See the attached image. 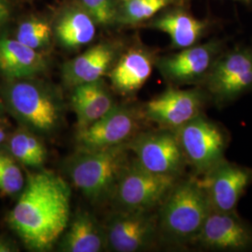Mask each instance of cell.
I'll use <instances>...</instances> for the list:
<instances>
[{
    "label": "cell",
    "instance_id": "31",
    "mask_svg": "<svg viewBox=\"0 0 252 252\" xmlns=\"http://www.w3.org/2000/svg\"><path fill=\"white\" fill-rule=\"evenodd\" d=\"M233 1H238V2H243V3H251L252 0H233Z\"/></svg>",
    "mask_w": 252,
    "mask_h": 252
},
{
    "label": "cell",
    "instance_id": "2",
    "mask_svg": "<svg viewBox=\"0 0 252 252\" xmlns=\"http://www.w3.org/2000/svg\"><path fill=\"white\" fill-rule=\"evenodd\" d=\"M211 210L198 178L179 180L158 207V235L174 245H193Z\"/></svg>",
    "mask_w": 252,
    "mask_h": 252
},
{
    "label": "cell",
    "instance_id": "3",
    "mask_svg": "<svg viewBox=\"0 0 252 252\" xmlns=\"http://www.w3.org/2000/svg\"><path fill=\"white\" fill-rule=\"evenodd\" d=\"M129 153L128 143L101 150H79L65 162V173L86 198L102 203L112 198L119 179L130 162Z\"/></svg>",
    "mask_w": 252,
    "mask_h": 252
},
{
    "label": "cell",
    "instance_id": "5",
    "mask_svg": "<svg viewBox=\"0 0 252 252\" xmlns=\"http://www.w3.org/2000/svg\"><path fill=\"white\" fill-rule=\"evenodd\" d=\"M187 164L203 176L225 159L228 135L213 121L200 114L175 130Z\"/></svg>",
    "mask_w": 252,
    "mask_h": 252
},
{
    "label": "cell",
    "instance_id": "13",
    "mask_svg": "<svg viewBox=\"0 0 252 252\" xmlns=\"http://www.w3.org/2000/svg\"><path fill=\"white\" fill-rule=\"evenodd\" d=\"M199 180L212 210L233 212L252 183V168L224 159Z\"/></svg>",
    "mask_w": 252,
    "mask_h": 252
},
{
    "label": "cell",
    "instance_id": "29",
    "mask_svg": "<svg viewBox=\"0 0 252 252\" xmlns=\"http://www.w3.org/2000/svg\"><path fill=\"white\" fill-rule=\"evenodd\" d=\"M7 138V132H6V128L0 123V146L4 143V141Z\"/></svg>",
    "mask_w": 252,
    "mask_h": 252
},
{
    "label": "cell",
    "instance_id": "15",
    "mask_svg": "<svg viewBox=\"0 0 252 252\" xmlns=\"http://www.w3.org/2000/svg\"><path fill=\"white\" fill-rule=\"evenodd\" d=\"M47 67V58L41 52L16 38L0 36V73L9 81L35 78Z\"/></svg>",
    "mask_w": 252,
    "mask_h": 252
},
{
    "label": "cell",
    "instance_id": "16",
    "mask_svg": "<svg viewBox=\"0 0 252 252\" xmlns=\"http://www.w3.org/2000/svg\"><path fill=\"white\" fill-rule=\"evenodd\" d=\"M117 51L110 43H98L64 63L63 79L69 87L102 79L113 67Z\"/></svg>",
    "mask_w": 252,
    "mask_h": 252
},
{
    "label": "cell",
    "instance_id": "21",
    "mask_svg": "<svg viewBox=\"0 0 252 252\" xmlns=\"http://www.w3.org/2000/svg\"><path fill=\"white\" fill-rule=\"evenodd\" d=\"M95 33L96 23L82 7L64 9L54 29L58 42L67 50H76L90 43Z\"/></svg>",
    "mask_w": 252,
    "mask_h": 252
},
{
    "label": "cell",
    "instance_id": "18",
    "mask_svg": "<svg viewBox=\"0 0 252 252\" xmlns=\"http://www.w3.org/2000/svg\"><path fill=\"white\" fill-rule=\"evenodd\" d=\"M71 106L80 130L98 121L116 105L108 86L100 79L73 87Z\"/></svg>",
    "mask_w": 252,
    "mask_h": 252
},
{
    "label": "cell",
    "instance_id": "28",
    "mask_svg": "<svg viewBox=\"0 0 252 252\" xmlns=\"http://www.w3.org/2000/svg\"><path fill=\"white\" fill-rule=\"evenodd\" d=\"M13 251L14 250H13L12 246L8 241H6L0 237V252H13Z\"/></svg>",
    "mask_w": 252,
    "mask_h": 252
},
{
    "label": "cell",
    "instance_id": "12",
    "mask_svg": "<svg viewBox=\"0 0 252 252\" xmlns=\"http://www.w3.org/2000/svg\"><path fill=\"white\" fill-rule=\"evenodd\" d=\"M141 117H144L142 111L138 113L134 108L116 105L98 121L78 130L79 150H101L128 143L140 133Z\"/></svg>",
    "mask_w": 252,
    "mask_h": 252
},
{
    "label": "cell",
    "instance_id": "26",
    "mask_svg": "<svg viewBox=\"0 0 252 252\" xmlns=\"http://www.w3.org/2000/svg\"><path fill=\"white\" fill-rule=\"evenodd\" d=\"M94 21L104 27L110 26L118 18V11L112 0H80Z\"/></svg>",
    "mask_w": 252,
    "mask_h": 252
},
{
    "label": "cell",
    "instance_id": "22",
    "mask_svg": "<svg viewBox=\"0 0 252 252\" xmlns=\"http://www.w3.org/2000/svg\"><path fill=\"white\" fill-rule=\"evenodd\" d=\"M10 155L24 165L41 167L47 159V150L38 136L27 128L15 131L9 138Z\"/></svg>",
    "mask_w": 252,
    "mask_h": 252
},
{
    "label": "cell",
    "instance_id": "17",
    "mask_svg": "<svg viewBox=\"0 0 252 252\" xmlns=\"http://www.w3.org/2000/svg\"><path fill=\"white\" fill-rule=\"evenodd\" d=\"M156 59L141 47L127 51L111 68L109 78L113 89L121 94H133L140 90L153 72Z\"/></svg>",
    "mask_w": 252,
    "mask_h": 252
},
{
    "label": "cell",
    "instance_id": "27",
    "mask_svg": "<svg viewBox=\"0 0 252 252\" xmlns=\"http://www.w3.org/2000/svg\"><path fill=\"white\" fill-rule=\"evenodd\" d=\"M11 13L12 7L9 0H0V28L9 22Z\"/></svg>",
    "mask_w": 252,
    "mask_h": 252
},
{
    "label": "cell",
    "instance_id": "6",
    "mask_svg": "<svg viewBox=\"0 0 252 252\" xmlns=\"http://www.w3.org/2000/svg\"><path fill=\"white\" fill-rule=\"evenodd\" d=\"M179 180L149 171L134 160L122 173L111 199L118 210H155Z\"/></svg>",
    "mask_w": 252,
    "mask_h": 252
},
{
    "label": "cell",
    "instance_id": "19",
    "mask_svg": "<svg viewBox=\"0 0 252 252\" xmlns=\"http://www.w3.org/2000/svg\"><path fill=\"white\" fill-rule=\"evenodd\" d=\"M208 22L195 18L184 9H173L153 19L149 27L167 34L172 48L182 50L195 45L205 36Z\"/></svg>",
    "mask_w": 252,
    "mask_h": 252
},
{
    "label": "cell",
    "instance_id": "23",
    "mask_svg": "<svg viewBox=\"0 0 252 252\" xmlns=\"http://www.w3.org/2000/svg\"><path fill=\"white\" fill-rule=\"evenodd\" d=\"M177 0H126L118 10V22L123 25H136L153 18Z\"/></svg>",
    "mask_w": 252,
    "mask_h": 252
},
{
    "label": "cell",
    "instance_id": "8",
    "mask_svg": "<svg viewBox=\"0 0 252 252\" xmlns=\"http://www.w3.org/2000/svg\"><path fill=\"white\" fill-rule=\"evenodd\" d=\"M128 147L135 161L155 174L180 179L188 165L173 130L140 132L128 142Z\"/></svg>",
    "mask_w": 252,
    "mask_h": 252
},
{
    "label": "cell",
    "instance_id": "20",
    "mask_svg": "<svg viewBox=\"0 0 252 252\" xmlns=\"http://www.w3.org/2000/svg\"><path fill=\"white\" fill-rule=\"evenodd\" d=\"M60 238L61 252H99L106 248L105 228L87 211L77 212Z\"/></svg>",
    "mask_w": 252,
    "mask_h": 252
},
{
    "label": "cell",
    "instance_id": "32",
    "mask_svg": "<svg viewBox=\"0 0 252 252\" xmlns=\"http://www.w3.org/2000/svg\"><path fill=\"white\" fill-rule=\"evenodd\" d=\"M124 1H126V0H124Z\"/></svg>",
    "mask_w": 252,
    "mask_h": 252
},
{
    "label": "cell",
    "instance_id": "30",
    "mask_svg": "<svg viewBox=\"0 0 252 252\" xmlns=\"http://www.w3.org/2000/svg\"><path fill=\"white\" fill-rule=\"evenodd\" d=\"M3 111H4V105H3L1 98H0V115H2Z\"/></svg>",
    "mask_w": 252,
    "mask_h": 252
},
{
    "label": "cell",
    "instance_id": "4",
    "mask_svg": "<svg viewBox=\"0 0 252 252\" xmlns=\"http://www.w3.org/2000/svg\"><path fill=\"white\" fill-rule=\"evenodd\" d=\"M9 81L4 94L11 113L35 134L54 132L61 123L63 110L56 91L34 78Z\"/></svg>",
    "mask_w": 252,
    "mask_h": 252
},
{
    "label": "cell",
    "instance_id": "1",
    "mask_svg": "<svg viewBox=\"0 0 252 252\" xmlns=\"http://www.w3.org/2000/svg\"><path fill=\"white\" fill-rule=\"evenodd\" d=\"M70 196L68 184L54 172L30 174L9 212L10 228L30 250H51L69 223Z\"/></svg>",
    "mask_w": 252,
    "mask_h": 252
},
{
    "label": "cell",
    "instance_id": "11",
    "mask_svg": "<svg viewBox=\"0 0 252 252\" xmlns=\"http://www.w3.org/2000/svg\"><path fill=\"white\" fill-rule=\"evenodd\" d=\"M208 98L207 92L203 88L183 90L170 86L147 102L142 113L145 119L162 129L175 131L202 114Z\"/></svg>",
    "mask_w": 252,
    "mask_h": 252
},
{
    "label": "cell",
    "instance_id": "10",
    "mask_svg": "<svg viewBox=\"0 0 252 252\" xmlns=\"http://www.w3.org/2000/svg\"><path fill=\"white\" fill-rule=\"evenodd\" d=\"M106 248L112 252H137L153 247L158 235L155 210H117L106 222Z\"/></svg>",
    "mask_w": 252,
    "mask_h": 252
},
{
    "label": "cell",
    "instance_id": "14",
    "mask_svg": "<svg viewBox=\"0 0 252 252\" xmlns=\"http://www.w3.org/2000/svg\"><path fill=\"white\" fill-rule=\"evenodd\" d=\"M194 246L213 252H247L252 249V229L236 211L211 210Z\"/></svg>",
    "mask_w": 252,
    "mask_h": 252
},
{
    "label": "cell",
    "instance_id": "9",
    "mask_svg": "<svg viewBox=\"0 0 252 252\" xmlns=\"http://www.w3.org/2000/svg\"><path fill=\"white\" fill-rule=\"evenodd\" d=\"M221 40L211 39L156 59L155 65L172 86L202 84L222 53Z\"/></svg>",
    "mask_w": 252,
    "mask_h": 252
},
{
    "label": "cell",
    "instance_id": "7",
    "mask_svg": "<svg viewBox=\"0 0 252 252\" xmlns=\"http://www.w3.org/2000/svg\"><path fill=\"white\" fill-rule=\"evenodd\" d=\"M210 99L223 106L252 88V47L221 53L201 84Z\"/></svg>",
    "mask_w": 252,
    "mask_h": 252
},
{
    "label": "cell",
    "instance_id": "24",
    "mask_svg": "<svg viewBox=\"0 0 252 252\" xmlns=\"http://www.w3.org/2000/svg\"><path fill=\"white\" fill-rule=\"evenodd\" d=\"M54 30L50 23L42 18L27 19L19 25L15 38L23 44L41 52L51 45Z\"/></svg>",
    "mask_w": 252,
    "mask_h": 252
},
{
    "label": "cell",
    "instance_id": "25",
    "mask_svg": "<svg viewBox=\"0 0 252 252\" xmlns=\"http://www.w3.org/2000/svg\"><path fill=\"white\" fill-rule=\"evenodd\" d=\"M26 186V179L17 161L9 154L0 153V194L15 195Z\"/></svg>",
    "mask_w": 252,
    "mask_h": 252
}]
</instances>
